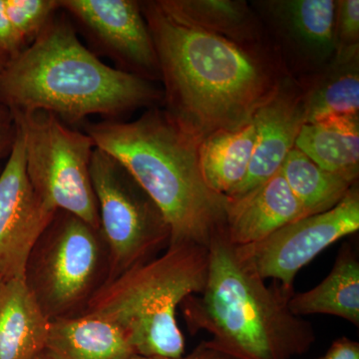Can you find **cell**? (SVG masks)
<instances>
[{
  "label": "cell",
  "mask_w": 359,
  "mask_h": 359,
  "mask_svg": "<svg viewBox=\"0 0 359 359\" xmlns=\"http://www.w3.org/2000/svg\"><path fill=\"white\" fill-rule=\"evenodd\" d=\"M252 121L257 129L254 152L247 176L228 196L230 199L245 195L280 171L306 123L304 99L278 87Z\"/></svg>",
  "instance_id": "cell-12"
},
{
  "label": "cell",
  "mask_w": 359,
  "mask_h": 359,
  "mask_svg": "<svg viewBox=\"0 0 359 359\" xmlns=\"http://www.w3.org/2000/svg\"><path fill=\"white\" fill-rule=\"evenodd\" d=\"M325 358L327 359H359L358 342L339 339L332 344Z\"/></svg>",
  "instance_id": "cell-27"
},
{
  "label": "cell",
  "mask_w": 359,
  "mask_h": 359,
  "mask_svg": "<svg viewBox=\"0 0 359 359\" xmlns=\"http://www.w3.org/2000/svg\"><path fill=\"white\" fill-rule=\"evenodd\" d=\"M43 353L51 359H130L136 355L119 327L89 314L49 320Z\"/></svg>",
  "instance_id": "cell-14"
},
{
  "label": "cell",
  "mask_w": 359,
  "mask_h": 359,
  "mask_svg": "<svg viewBox=\"0 0 359 359\" xmlns=\"http://www.w3.org/2000/svg\"><path fill=\"white\" fill-rule=\"evenodd\" d=\"M193 353L194 359H233L212 348L205 344V341L202 342L197 348L194 349Z\"/></svg>",
  "instance_id": "cell-28"
},
{
  "label": "cell",
  "mask_w": 359,
  "mask_h": 359,
  "mask_svg": "<svg viewBox=\"0 0 359 359\" xmlns=\"http://www.w3.org/2000/svg\"><path fill=\"white\" fill-rule=\"evenodd\" d=\"M306 123L328 118L358 116L359 77L355 71H346L330 78L304 99Z\"/></svg>",
  "instance_id": "cell-22"
},
{
  "label": "cell",
  "mask_w": 359,
  "mask_h": 359,
  "mask_svg": "<svg viewBox=\"0 0 359 359\" xmlns=\"http://www.w3.org/2000/svg\"><path fill=\"white\" fill-rule=\"evenodd\" d=\"M109 252L100 229L57 211L34 245L25 280L49 320L83 313L108 282Z\"/></svg>",
  "instance_id": "cell-6"
},
{
  "label": "cell",
  "mask_w": 359,
  "mask_h": 359,
  "mask_svg": "<svg viewBox=\"0 0 359 359\" xmlns=\"http://www.w3.org/2000/svg\"><path fill=\"white\" fill-rule=\"evenodd\" d=\"M7 16L21 40L33 41L59 8L56 0H4Z\"/></svg>",
  "instance_id": "cell-23"
},
{
  "label": "cell",
  "mask_w": 359,
  "mask_h": 359,
  "mask_svg": "<svg viewBox=\"0 0 359 359\" xmlns=\"http://www.w3.org/2000/svg\"><path fill=\"white\" fill-rule=\"evenodd\" d=\"M8 59L9 58H7L6 56L1 55V54H0V71H1L2 68H4V66L6 65V63Z\"/></svg>",
  "instance_id": "cell-30"
},
{
  "label": "cell",
  "mask_w": 359,
  "mask_h": 359,
  "mask_svg": "<svg viewBox=\"0 0 359 359\" xmlns=\"http://www.w3.org/2000/svg\"><path fill=\"white\" fill-rule=\"evenodd\" d=\"M34 359H51L49 358L48 356L46 355L44 353H40L39 355H37Z\"/></svg>",
  "instance_id": "cell-31"
},
{
  "label": "cell",
  "mask_w": 359,
  "mask_h": 359,
  "mask_svg": "<svg viewBox=\"0 0 359 359\" xmlns=\"http://www.w3.org/2000/svg\"><path fill=\"white\" fill-rule=\"evenodd\" d=\"M204 289L182 302L191 332L233 359H292L316 340L313 327L289 308L292 287L268 285L249 271L226 235L212 241Z\"/></svg>",
  "instance_id": "cell-4"
},
{
  "label": "cell",
  "mask_w": 359,
  "mask_h": 359,
  "mask_svg": "<svg viewBox=\"0 0 359 359\" xmlns=\"http://www.w3.org/2000/svg\"><path fill=\"white\" fill-rule=\"evenodd\" d=\"M358 229V189L351 187L332 209L297 219L261 242L235 247V250L242 264L255 275L292 287L295 276L304 266Z\"/></svg>",
  "instance_id": "cell-9"
},
{
  "label": "cell",
  "mask_w": 359,
  "mask_h": 359,
  "mask_svg": "<svg viewBox=\"0 0 359 359\" xmlns=\"http://www.w3.org/2000/svg\"><path fill=\"white\" fill-rule=\"evenodd\" d=\"M168 6L194 25L233 40L250 30V13L243 2L230 0H166Z\"/></svg>",
  "instance_id": "cell-20"
},
{
  "label": "cell",
  "mask_w": 359,
  "mask_h": 359,
  "mask_svg": "<svg viewBox=\"0 0 359 359\" xmlns=\"http://www.w3.org/2000/svg\"><path fill=\"white\" fill-rule=\"evenodd\" d=\"M86 133L157 205L169 226V245L208 248L226 235L230 199L207 185L200 168V142L167 111L150 110L131 122L106 120L88 125Z\"/></svg>",
  "instance_id": "cell-2"
},
{
  "label": "cell",
  "mask_w": 359,
  "mask_h": 359,
  "mask_svg": "<svg viewBox=\"0 0 359 359\" xmlns=\"http://www.w3.org/2000/svg\"><path fill=\"white\" fill-rule=\"evenodd\" d=\"M13 113L22 137L26 174L39 199L53 211L70 212L100 229L90 175L96 148L91 137L50 113Z\"/></svg>",
  "instance_id": "cell-7"
},
{
  "label": "cell",
  "mask_w": 359,
  "mask_h": 359,
  "mask_svg": "<svg viewBox=\"0 0 359 359\" xmlns=\"http://www.w3.org/2000/svg\"><path fill=\"white\" fill-rule=\"evenodd\" d=\"M160 96L146 78L99 60L69 23L54 18L0 71V103L18 112L50 113L63 123L114 118Z\"/></svg>",
  "instance_id": "cell-3"
},
{
  "label": "cell",
  "mask_w": 359,
  "mask_h": 359,
  "mask_svg": "<svg viewBox=\"0 0 359 359\" xmlns=\"http://www.w3.org/2000/svg\"><path fill=\"white\" fill-rule=\"evenodd\" d=\"M289 308L297 316L323 313L339 316L359 325V263L346 249L330 275L313 290L292 295Z\"/></svg>",
  "instance_id": "cell-18"
},
{
  "label": "cell",
  "mask_w": 359,
  "mask_h": 359,
  "mask_svg": "<svg viewBox=\"0 0 359 359\" xmlns=\"http://www.w3.org/2000/svg\"><path fill=\"white\" fill-rule=\"evenodd\" d=\"M55 212L33 190L18 128L13 150L0 172V283L25 278L30 252Z\"/></svg>",
  "instance_id": "cell-10"
},
{
  "label": "cell",
  "mask_w": 359,
  "mask_h": 359,
  "mask_svg": "<svg viewBox=\"0 0 359 359\" xmlns=\"http://www.w3.org/2000/svg\"><path fill=\"white\" fill-rule=\"evenodd\" d=\"M208 248L171 245L106 283L81 314L98 316L122 330L136 355L179 358L185 353L176 311L205 287ZM79 316V314H78Z\"/></svg>",
  "instance_id": "cell-5"
},
{
  "label": "cell",
  "mask_w": 359,
  "mask_h": 359,
  "mask_svg": "<svg viewBox=\"0 0 359 359\" xmlns=\"http://www.w3.org/2000/svg\"><path fill=\"white\" fill-rule=\"evenodd\" d=\"M16 134L18 127L13 111L0 103V160L11 155Z\"/></svg>",
  "instance_id": "cell-26"
},
{
  "label": "cell",
  "mask_w": 359,
  "mask_h": 359,
  "mask_svg": "<svg viewBox=\"0 0 359 359\" xmlns=\"http://www.w3.org/2000/svg\"><path fill=\"white\" fill-rule=\"evenodd\" d=\"M256 139L252 120L241 128L219 131L200 142L201 172L212 191L228 197L244 181Z\"/></svg>",
  "instance_id": "cell-17"
},
{
  "label": "cell",
  "mask_w": 359,
  "mask_h": 359,
  "mask_svg": "<svg viewBox=\"0 0 359 359\" xmlns=\"http://www.w3.org/2000/svg\"><path fill=\"white\" fill-rule=\"evenodd\" d=\"M285 16L295 36L309 48L327 55L335 46L337 4L332 0L285 2Z\"/></svg>",
  "instance_id": "cell-21"
},
{
  "label": "cell",
  "mask_w": 359,
  "mask_h": 359,
  "mask_svg": "<svg viewBox=\"0 0 359 359\" xmlns=\"http://www.w3.org/2000/svg\"><path fill=\"white\" fill-rule=\"evenodd\" d=\"M337 30L339 39L344 45L358 46L359 35V1L358 0H344L340 1L337 11Z\"/></svg>",
  "instance_id": "cell-24"
},
{
  "label": "cell",
  "mask_w": 359,
  "mask_h": 359,
  "mask_svg": "<svg viewBox=\"0 0 359 359\" xmlns=\"http://www.w3.org/2000/svg\"><path fill=\"white\" fill-rule=\"evenodd\" d=\"M25 45L7 16L4 0H0V54L13 57L25 48Z\"/></svg>",
  "instance_id": "cell-25"
},
{
  "label": "cell",
  "mask_w": 359,
  "mask_h": 359,
  "mask_svg": "<svg viewBox=\"0 0 359 359\" xmlns=\"http://www.w3.org/2000/svg\"><path fill=\"white\" fill-rule=\"evenodd\" d=\"M130 359H194V353H191L189 355L182 356V358H160V356L134 355L133 358Z\"/></svg>",
  "instance_id": "cell-29"
},
{
  "label": "cell",
  "mask_w": 359,
  "mask_h": 359,
  "mask_svg": "<svg viewBox=\"0 0 359 359\" xmlns=\"http://www.w3.org/2000/svg\"><path fill=\"white\" fill-rule=\"evenodd\" d=\"M48 328L25 278L0 283V359H34L43 353Z\"/></svg>",
  "instance_id": "cell-15"
},
{
  "label": "cell",
  "mask_w": 359,
  "mask_h": 359,
  "mask_svg": "<svg viewBox=\"0 0 359 359\" xmlns=\"http://www.w3.org/2000/svg\"><path fill=\"white\" fill-rule=\"evenodd\" d=\"M280 171L309 216L332 209L354 184L321 169L297 148L290 151Z\"/></svg>",
  "instance_id": "cell-19"
},
{
  "label": "cell",
  "mask_w": 359,
  "mask_h": 359,
  "mask_svg": "<svg viewBox=\"0 0 359 359\" xmlns=\"http://www.w3.org/2000/svg\"><path fill=\"white\" fill-rule=\"evenodd\" d=\"M59 8L76 18L108 53L138 71L139 76L159 74L154 42L138 2L62 0Z\"/></svg>",
  "instance_id": "cell-11"
},
{
  "label": "cell",
  "mask_w": 359,
  "mask_h": 359,
  "mask_svg": "<svg viewBox=\"0 0 359 359\" xmlns=\"http://www.w3.org/2000/svg\"><path fill=\"white\" fill-rule=\"evenodd\" d=\"M142 13L166 87L167 112L196 140L249 124L278 90L256 55L189 22L166 0L148 2Z\"/></svg>",
  "instance_id": "cell-1"
},
{
  "label": "cell",
  "mask_w": 359,
  "mask_h": 359,
  "mask_svg": "<svg viewBox=\"0 0 359 359\" xmlns=\"http://www.w3.org/2000/svg\"><path fill=\"white\" fill-rule=\"evenodd\" d=\"M306 216V210L278 171L250 192L230 199L226 238L233 247L255 244Z\"/></svg>",
  "instance_id": "cell-13"
},
{
  "label": "cell",
  "mask_w": 359,
  "mask_h": 359,
  "mask_svg": "<svg viewBox=\"0 0 359 359\" xmlns=\"http://www.w3.org/2000/svg\"><path fill=\"white\" fill-rule=\"evenodd\" d=\"M294 148L321 169L354 183L359 167L358 116L304 123Z\"/></svg>",
  "instance_id": "cell-16"
},
{
  "label": "cell",
  "mask_w": 359,
  "mask_h": 359,
  "mask_svg": "<svg viewBox=\"0 0 359 359\" xmlns=\"http://www.w3.org/2000/svg\"><path fill=\"white\" fill-rule=\"evenodd\" d=\"M318 359H327L325 358V356H323V358H318Z\"/></svg>",
  "instance_id": "cell-32"
},
{
  "label": "cell",
  "mask_w": 359,
  "mask_h": 359,
  "mask_svg": "<svg viewBox=\"0 0 359 359\" xmlns=\"http://www.w3.org/2000/svg\"><path fill=\"white\" fill-rule=\"evenodd\" d=\"M90 175L101 233L109 252L108 283L149 261L169 243L170 230L155 203L114 157L96 147Z\"/></svg>",
  "instance_id": "cell-8"
}]
</instances>
